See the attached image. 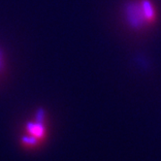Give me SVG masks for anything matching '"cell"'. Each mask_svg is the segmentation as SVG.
Instances as JSON below:
<instances>
[{"label":"cell","mask_w":161,"mask_h":161,"mask_svg":"<svg viewBox=\"0 0 161 161\" xmlns=\"http://www.w3.org/2000/svg\"><path fill=\"white\" fill-rule=\"evenodd\" d=\"M122 17L129 29L142 32L157 22L158 9L153 0H128L122 7Z\"/></svg>","instance_id":"6da1fadb"},{"label":"cell","mask_w":161,"mask_h":161,"mask_svg":"<svg viewBox=\"0 0 161 161\" xmlns=\"http://www.w3.org/2000/svg\"><path fill=\"white\" fill-rule=\"evenodd\" d=\"M5 66H6V57L4 51L0 48V75H1L4 70H5Z\"/></svg>","instance_id":"7a4b0ae2"}]
</instances>
